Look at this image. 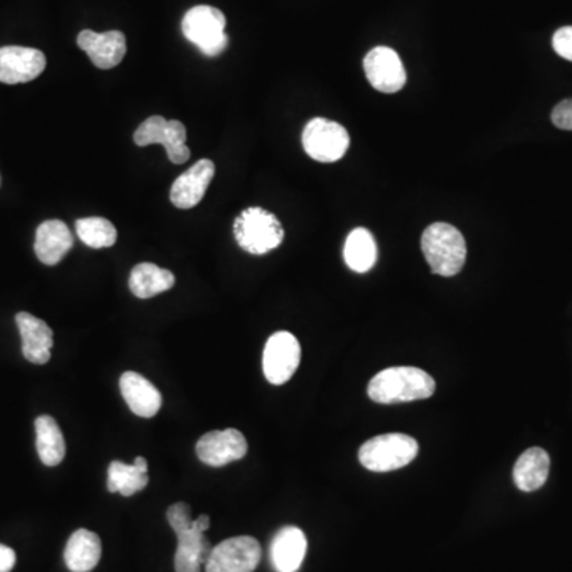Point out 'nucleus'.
<instances>
[{"label": "nucleus", "mask_w": 572, "mask_h": 572, "mask_svg": "<svg viewBox=\"0 0 572 572\" xmlns=\"http://www.w3.org/2000/svg\"><path fill=\"white\" fill-rule=\"evenodd\" d=\"M436 391V382L423 369L388 368L379 372L369 382L368 395L377 404H401V402L428 399Z\"/></svg>", "instance_id": "nucleus-1"}, {"label": "nucleus", "mask_w": 572, "mask_h": 572, "mask_svg": "<svg viewBox=\"0 0 572 572\" xmlns=\"http://www.w3.org/2000/svg\"><path fill=\"white\" fill-rule=\"evenodd\" d=\"M422 250L431 272L441 277L460 274L468 255L463 234L447 223H434L425 229Z\"/></svg>", "instance_id": "nucleus-2"}, {"label": "nucleus", "mask_w": 572, "mask_h": 572, "mask_svg": "<svg viewBox=\"0 0 572 572\" xmlns=\"http://www.w3.org/2000/svg\"><path fill=\"white\" fill-rule=\"evenodd\" d=\"M234 236L240 248L250 255H266L283 242L282 223L261 207H250L234 221Z\"/></svg>", "instance_id": "nucleus-3"}, {"label": "nucleus", "mask_w": 572, "mask_h": 572, "mask_svg": "<svg viewBox=\"0 0 572 572\" xmlns=\"http://www.w3.org/2000/svg\"><path fill=\"white\" fill-rule=\"evenodd\" d=\"M182 31L209 58H217L228 48L226 16L210 5L190 8L183 16Z\"/></svg>", "instance_id": "nucleus-4"}, {"label": "nucleus", "mask_w": 572, "mask_h": 572, "mask_svg": "<svg viewBox=\"0 0 572 572\" xmlns=\"http://www.w3.org/2000/svg\"><path fill=\"white\" fill-rule=\"evenodd\" d=\"M418 442L407 434L390 433L364 442L360 463L372 472H390L404 468L417 458Z\"/></svg>", "instance_id": "nucleus-5"}, {"label": "nucleus", "mask_w": 572, "mask_h": 572, "mask_svg": "<svg viewBox=\"0 0 572 572\" xmlns=\"http://www.w3.org/2000/svg\"><path fill=\"white\" fill-rule=\"evenodd\" d=\"M350 145L347 129L336 121L314 118L302 132V147L318 163H336Z\"/></svg>", "instance_id": "nucleus-6"}, {"label": "nucleus", "mask_w": 572, "mask_h": 572, "mask_svg": "<svg viewBox=\"0 0 572 572\" xmlns=\"http://www.w3.org/2000/svg\"><path fill=\"white\" fill-rule=\"evenodd\" d=\"M134 142L139 147L163 145L171 163L183 164L190 159V148L186 147V128L182 121L166 120L164 116H150L134 132Z\"/></svg>", "instance_id": "nucleus-7"}, {"label": "nucleus", "mask_w": 572, "mask_h": 572, "mask_svg": "<svg viewBox=\"0 0 572 572\" xmlns=\"http://www.w3.org/2000/svg\"><path fill=\"white\" fill-rule=\"evenodd\" d=\"M261 561V545L252 536H237L213 547L205 572H253Z\"/></svg>", "instance_id": "nucleus-8"}, {"label": "nucleus", "mask_w": 572, "mask_h": 572, "mask_svg": "<svg viewBox=\"0 0 572 572\" xmlns=\"http://www.w3.org/2000/svg\"><path fill=\"white\" fill-rule=\"evenodd\" d=\"M301 363V345L288 331L272 334L263 353V371L267 382L283 385L298 371Z\"/></svg>", "instance_id": "nucleus-9"}, {"label": "nucleus", "mask_w": 572, "mask_h": 572, "mask_svg": "<svg viewBox=\"0 0 572 572\" xmlns=\"http://www.w3.org/2000/svg\"><path fill=\"white\" fill-rule=\"evenodd\" d=\"M248 444L244 434L237 429H223L204 434L196 444L199 460L212 468H221L247 455Z\"/></svg>", "instance_id": "nucleus-10"}, {"label": "nucleus", "mask_w": 572, "mask_h": 572, "mask_svg": "<svg viewBox=\"0 0 572 572\" xmlns=\"http://www.w3.org/2000/svg\"><path fill=\"white\" fill-rule=\"evenodd\" d=\"M364 72L369 83L380 93H398L407 82L406 69L395 50L377 47L364 58Z\"/></svg>", "instance_id": "nucleus-11"}, {"label": "nucleus", "mask_w": 572, "mask_h": 572, "mask_svg": "<svg viewBox=\"0 0 572 572\" xmlns=\"http://www.w3.org/2000/svg\"><path fill=\"white\" fill-rule=\"evenodd\" d=\"M209 515H201L194 520L193 526L188 530L177 533V552H175V571L201 572L202 565L209 560V541L205 538V531L209 530Z\"/></svg>", "instance_id": "nucleus-12"}, {"label": "nucleus", "mask_w": 572, "mask_h": 572, "mask_svg": "<svg viewBox=\"0 0 572 572\" xmlns=\"http://www.w3.org/2000/svg\"><path fill=\"white\" fill-rule=\"evenodd\" d=\"M47 58L42 51L28 47L0 48V82L5 85L28 83L42 75Z\"/></svg>", "instance_id": "nucleus-13"}, {"label": "nucleus", "mask_w": 572, "mask_h": 572, "mask_svg": "<svg viewBox=\"0 0 572 572\" xmlns=\"http://www.w3.org/2000/svg\"><path fill=\"white\" fill-rule=\"evenodd\" d=\"M78 47L85 51L94 66L102 70L113 69L126 56V37L123 32L109 31L97 34L94 31H82L78 34Z\"/></svg>", "instance_id": "nucleus-14"}, {"label": "nucleus", "mask_w": 572, "mask_h": 572, "mask_svg": "<svg viewBox=\"0 0 572 572\" xmlns=\"http://www.w3.org/2000/svg\"><path fill=\"white\" fill-rule=\"evenodd\" d=\"M213 177H215V164L210 159H201L193 164L172 185V204L177 209H193L204 199Z\"/></svg>", "instance_id": "nucleus-15"}, {"label": "nucleus", "mask_w": 572, "mask_h": 572, "mask_svg": "<svg viewBox=\"0 0 572 572\" xmlns=\"http://www.w3.org/2000/svg\"><path fill=\"white\" fill-rule=\"evenodd\" d=\"M16 326L23 341V355L29 363L47 364L53 348V329L34 315L20 312L16 315Z\"/></svg>", "instance_id": "nucleus-16"}, {"label": "nucleus", "mask_w": 572, "mask_h": 572, "mask_svg": "<svg viewBox=\"0 0 572 572\" xmlns=\"http://www.w3.org/2000/svg\"><path fill=\"white\" fill-rule=\"evenodd\" d=\"M74 247V236L61 220L43 221L35 232L34 250L40 263L56 266Z\"/></svg>", "instance_id": "nucleus-17"}, {"label": "nucleus", "mask_w": 572, "mask_h": 572, "mask_svg": "<svg viewBox=\"0 0 572 572\" xmlns=\"http://www.w3.org/2000/svg\"><path fill=\"white\" fill-rule=\"evenodd\" d=\"M120 390L132 414L140 418H153L163 406V396L153 383L137 372H124L120 379Z\"/></svg>", "instance_id": "nucleus-18"}, {"label": "nucleus", "mask_w": 572, "mask_h": 572, "mask_svg": "<svg viewBox=\"0 0 572 572\" xmlns=\"http://www.w3.org/2000/svg\"><path fill=\"white\" fill-rule=\"evenodd\" d=\"M307 538L296 526H285L271 545L272 565L277 572H296L306 558Z\"/></svg>", "instance_id": "nucleus-19"}, {"label": "nucleus", "mask_w": 572, "mask_h": 572, "mask_svg": "<svg viewBox=\"0 0 572 572\" xmlns=\"http://www.w3.org/2000/svg\"><path fill=\"white\" fill-rule=\"evenodd\" d=\"M102 544L96 533L77 530L67 541L64 561L69 571L89 572L101 561Z\"/></svg>", "instance_id": "nucleus-20"}, {"label": "nucleus", "mask_w": 572, "mask_h": 572, "mask_svg": "<svg viewBox=\"0 0 572 572\" xmlns=\"http://www.w3.org/2000/svg\"><path fill=\"white\" fill-rule=\"evenodd\" d=\"M550 471L549 453L539 447L526 450L520 455L514 468V482L518 490H539L547 482Z\"/></svg>", "instance_id": "nucleus-21"}, {"label": "nucleus", "mask_w": 572, "mask_h": 572, "mask_svg": "<svg viewBox=\"0 0 572 572\" xmlns=\"http://www.w3.org/2000/svg\"><path fill=\"white\" fill-rule=\"evenodd\" d=\"M174 285L175 275L156 264H137L129 275V290L139 299L155 298L171 290Z\"/></svg>", "instance_id": "nucleus-22"}, {"label": "nucleus", "mask_w": 572, "mask_h": 572, "mask_svg": "<svg viewBox=\"0 0 572 572\" xmlns=\"http://www.w3.org/2000/svg\"><path fill=\"white\" fill-rule=\"evenodd\" d=\"M148 485V463L143 457H137L134 464L112 461L109 466L107 490L120 493L121 496L136 495Z\"/></svg>", "instance_id": "nucleus-23"}, {"label": "nucleus", "mask_w": 572, "mask_h": 572, "mask_svg": "<svg viewBox=\"0 0 572 572\" xmlns=\"http://www.w3.org/2000/svg\"><path fill=\"white\" fill-rule=\"evenodd\" d=\"M35 434H37V452L45 466L55 468L66 457V441L62 436L61 428L55 418L42 415L35 420Z\"/></svg>", "instance_id": "nucleus-24"}, {"label": "nucleus", "mask_w": 572, "mask_h": 572, "mask_svg": "<svg viewBox=\"0 0 572 572\" xmlns=\"http://www.w3.org/2000/svg\"><path fill=\"white\" fill-rule=\"evenodd\" d=\"M344 259L353 272L364 274L371 271L377 261V245L368 229L356 228L345 240Z\"/></svg>", "instance_id": "nucleus-25"}, {"label": "nucleus", "mask_w": 572, "mask_h": 572, "mask_svg": "<svg viewBox=\"0 0 572 572\" xmlns=\"http://www.w3.org/2000/svg\"><path fill=\"white\" fill-rule=\"evenodd\" d=\"M75 229H77V236L80 237L83 244L96 248V250L113 247L116 237H118L115 226L107 218H80L75 223Z\"/></svg>", "instance_id": "nucleus-26"}, {"label": "nucleus", "mask_w": 572, "mask_h": 572, "mask_svg": "<svg viewBox=\"0 0 572 572\" xmlns=\"http://www.w3.org/2000/svg\"><path fill=\"white\" fill-rule=\"evenodd\" d=\"M167 522L175 534L188 530L194 523L193 518H191V507L186 503L172 504L167 509Z\"/></svg>", "instance_id": "nucleus-27"}, {"label": "nucleus", "mask_w": 572, "mask_h": 572, "mask_svg": "<svg viewBox=\"0 0 572 572\" xmlns=\"http://www.w3.org/2000/svg\"><path fill=\"white\" fill-rule=\"evenodd\" d=\"M552 45L558 56L572 62V26L558 29L553 35Z\"/></svg>", "instance_id": "nucleus-28"}, {"label": "nucleus", "mask_w": 572, "mask_h": 572, "mask_svg": "<svg viewBox=\"0 0 572 572\" xmlns=\"http://www.w3.org/2000/svg\"><path fill=\"white\" fill-rule=\"evenodd\" d=\"M552 121L558 129H565V131H572V99L560 102V104L553 109Z\"/></svg>", "instance_id": "nucleus-29"}, {"label": "nucleus", "mask_w": 572, "mask_h": 572, "mask_svg": "<svg viewBox=\"0 0 572 572\" xmlns=\"http://www.w3.org/2000/svg\"><path fill=\"white\" fill-rule=\"evenodd\" d=\"M16 555L10 547L0 544V572H10L15 566Z\"/></svg>", "instance_id": "nucleus-30"}]
</instances>
